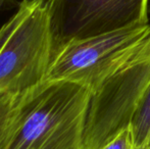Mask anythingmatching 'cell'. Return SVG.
<instances>
[{"label":"cell","instance_id":"cell-5","mask_svg":"<svg viewBox=\"0 0 150 149\" xmlns=\"http://www.w3.org/2000/svg\"><path fill=\"white\" fill-rule=\"evenodd\" d=\"M54 50L71 40L85 39L149 24L150 0H45Z\"/></svg>","mask_w":150,"mask_h":149},{"label":"cell","instance_id":"cell-7","mask_svg":"<svg viewBox=\"0 0 150 149\" xmlns=\"http://www.w3.org/2000/svg\"><path fill=\"white\" fill-rule=\"evenodd\" d=\"M23 95H0V149H5Z\"/></svg>","mask_w":150,"mask_h":149},{"label":"cell","instance_id":"cell-10","mask_svg":"<svg viewBox=\"0 0 150 149\" xmlns=\"http://www.w3.org/2000/svg\"><path fill=\"white\" fill-rule=\"evenodd\" d=\"M147 45H148L149 48H150V37L148 38V40H147Z\"/></svg>","mask_w":150,"mask_h":149},{"label":"cell","instance_id":"cell-8","mask_svg":"<svg viewBox=\"0 0 150 149\" xmlns=\"http://www.w3.org/2000/svg\"><path fill=\"white\" fill-rule=\"evenodd\" d=\"M132 133H131L130 126L122 131H120L115 138L107 142L100 149H134Z\"/></svg>","mask_w":150,"mask_h":149},{"label":"cell","instance_id":"cell-6","mask_svg":"<svg viewBox=\"0 0 150 149\" xmlns=\"http://www.w3.org/2000/svg\"><path fill=\"white\" fill-rule=\"evenodd\" d=\"M130 129L135 148L150 146V88L133 117Z\"/></svg>","mask_w":150,"mask_h":149},{"label":"cell","instance_id":"cell-3","mask_svg":"<svg viewBox=\"0 0 150 149\" xmlns=\"http://www.w3.org/2000/svg\"><path fill=\"white\" fill-rule=\"evenodd\" d=\"M149 37L147 24L69 41L54 50L46 81L69 82L94 94Z\"/></svg>","mask_w":150,"mask_h":149},{"label":"cell","instance_id":"cell-1","mask_svg":"<svg viewBox=\"0 0 150 149\" xmlns=\"http://www.w3.org/2000/svg\"><path fill=\"white\" fill-rule=\"evenodd\" d=\"M91 92L63 81H45L21 98L5 149H85Z\"/></svg>","mask_w":150,"mask_h":149},{"label":"cell","instance_id":"cell-12","mask_svg":"<svg viewBox=\"0 0 150 149\" xmlns=\"http://www.w3.org/2000/svg\"><path fill=\"white\" fill-rule=\"evenodd\" d=\"M147 149H150V146H148V147H147Z\"/></svg>","mask_w":150,"mask_h":149},{"label":"cell","instance_id":"cell-9","mask_svg":"<svg viewBox=\"0 0 150 149\" xmlns=\"http://www.w3.org/2000/svg\"><path fill=\"white\" fill-rule=\"evenodd\" d=\"M5 2H6V0H0V11H1L2 7H3V5H4Z\"/></svg>","mask_w":150,"mask_h":149},{"label":"cell","instance_id":"cell-2","mask_svg":"<svg viewBox=\"0 0 150 149\" xmlns=\"http://www.w3.org/2000/svg\"><path fill=\"white\" fill-rule=\"evenodd\" d=\"M54 40L45 0H22L0 27V95H23L47 78Z\"/></svg>","mask_w":150,"mask_h":149},{"label":"cell","instance_id":"cell-11","mask_svg":"<svg viewBox=\"0 0 150 149\" xmlns=\"http://www.w3.org/2000/svg\"><path fill=\"white\" fill-rule=\"evenodd\" d=\"M134 149H147V148H134Z\"/></svg>","mask_w":150,"mask_h":149},{"label":"cell","instance_id":"cell-4","mask_svg":"<svg viewBox=\"0 0 150 149\" xmlns=\"http://www.w3.org/2000/svg\"><path fill=\"white\" fill-rule=\"evenodd\" d=\"M147 40L91 96L84 138L85 149H100L130 126L150 88Z\"/></svg>","mask_w":150,"mask_h":149}]
</instances>
